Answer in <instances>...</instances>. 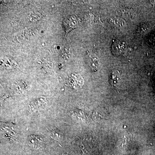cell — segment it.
I'll list each match as a JSON object with an SVG mask.
<instances>
[{
	"mask_svg": "<svg viewBox=\"0 0 155 155\" xmlns=\"http://www.w3.org/2000/svg\"><path fill=\"white\" fill-rule=\"evenodd\" d=\"M43 142V139L39 136L31 135L29 136L27 138V143L28 145L35 149H39L41 147Z\"/></svg>",
	"mask_w": 155,
	"mask_h": 155,
	"instance_id": "cell-1",
	"label": "cell"
},
{
	"mask_svg": "<svg viewBox=\"0 0 155 155\" xmlns=\"http://www.w3.org/2000/svg\"><path fill=\"white\" fill-rule=\"evenodd\" d=\"M126 49L125 44L121 41H116L112 46V52L116 55L124 53Z\"/></svg>",
	"mask_w": 155,
	"mask_h": 155,
	"instance_id": "cell-2",
	"label": "cell"
},
{
	"mask_svg": "<svg viewBox=\"0 0 155 155\" xmlns=\"http://www.w3.org/2000/svg\"><path fill=\"white\" fill-rule=\"evenodd\" d=\"M121 74L118 70H114L110 75L109 81L112 86L117 87L121 82Z\"/></svg>",
	"mask_w": 155,
	"mask_h": 155,
	"instance_id": "cell-3",
	"label": "cell"
},
{
	"mask_svg": "<svg viewBox=\"0 0 155 155\" xmlns=\"http://www.w3.org/2000/svg\"><path fill=\"white\" fill-rule=\"evenodd\" d=\"M89 64L91 68L92 69H94L95 70L97 69L99 67V64L98 63V61L95 58H92L90 60Z\"/></svg>",
	"mask_w": 155,
	"mask_h": 155,
	"instance_id": "cell-4",
	"label": "cell"
}]
</instances>
